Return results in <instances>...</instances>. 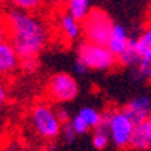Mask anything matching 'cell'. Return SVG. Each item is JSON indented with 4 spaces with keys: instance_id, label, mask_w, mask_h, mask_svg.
I'll return each mask as SVG.
<instances>
[{
    "instance_id": "cell-20",
    "label": "cell",
    "mask_w": 151,
    "mask_h": 151,
    "mask_svg": "<svg viewBox=\"0 0 151 151\" xmlns=\"http://www.w3.org/2000/svg\"><path fill=\"white\" fill-rule=\"evenodd\" d=\"M70 123H72V126H73V129H75V132H76L78 135H84V133H87V132L90 130L88 124L85 123L78 114H76V115H72Z\"/></svg>"
},
{
    "instance_id": "cell-11",
    "label": "cell",
    "mask_w": 151,
    "mask_h": 151,
    "mask_svg": "<svg viewBox=\"0 0 151 151\" xmlns=\"http://www.w3.org/2000/svg\"><path fill=\"white\" fill-rule=\"evenodd\" d=\"M130 42H132V37L129 36L126 27H123L121 24H115L111 32V36H109V40H108L106 47L118 58L127 50V47L130 45Z\"/></svg>"
},
{
    "instance_id": "cell-25",
    "label": "cell",
    "mask_w": 151,
    "mask_h": 151,
    "mask_svg": "<svg viewBox=\"0 0 151 151\" xmlns=\"http://www.w3.org/2000/svg\"><path fill=\"white\" fill-rule=\"evenodd\" d=\"M73 69H75V73H76V75H84V73H87V70H88V68L85 66L82 61H79V60L75 61Z\"/></svg>"
},
{
    "instance_id": "cell-16",
    "label": "cell",
    "mask_w": 151,
    "mask_h": 151,
    "mask_svg": "<svg viewBox=\"0 0 151 151\" xmlns=\"http://www.w3.org/2000/svg\"><path fill=\"white\" fill-rule=\"evenodd\" d=\"M139 63H141V58H139V55L135 50V39H132V42H130V45L127 47V50L118 57V64L133 69Z\"/></svg>"
},
{
    "instance_id": "cell-8",
    "label": "cell",
    "mask_w": 151,
    "mask_h": 151,
    "mask_svg": "<svg viewBox=\"0 0 151 151\" xmlns=\"http://www.w3.org/2000/svg\"><path fill=\"white\" fill-rule=\"evenodd\" d=\"M57 30L66 42H76L82 36V27L78 19H75L69 12L63 11L57 17ZM79 42V40H78Z\"/></svg>"
},
{
    "instance_id": "cell-22",
    "label": "cell",
    "mask_w": 151,
    "mask_h": 151,
    "mask_svg": "<svg viewBox=\"0 0 151 151\" xmlns=\"http://www.w3.org/2000/svg\"><path fill=\"white\" fill-rule=\"evenodd\" d=\"M8 40V27H6V19L5 15L0 14V44Z\"/></svg>"
},
{
    "instance_id": "cell-18",
    "label": "cell",
    "mask_w": 151,
    "mask_h": 151,
    "mask_svg": "<svg viewBox=\"0 0 151 151\" xmlns=\"http://www.w3.org/2000/svg\"><path fill=\"white\" fill-rule=\"evenodd\" d=\"M132 78L138 82L147 81L151 84V60H141L138 66L132 69Z\"/></svg>"
},
{
    "instance_id": "cell-1",
    "label": "cell",
    "mask_w": 151,
    "mask_h": 151,
    "mask_svg": "<svg viewBox=\"0 0 151 151\" xmlns=\"http://www.w3.org/2000/svg\"><path fill=\"white\" fill-rule=\"evenodd\" d=\"M8 40L17 51L19 60L39 58L51 40L48 23L36 12L9 8L5 12Z\"/></svg>"
},
{
    "instance_id": "cell-26",
    "label": "cell",
    "mask_w": 151,
    "mask_h": 151,
    "mask_svg": "<svg viewBox=\"0 0 151 151\" xmlns=\"http://www.w3.org/2000/svg\"><path fill=\"white\" fill-rule=\"evenodd\" d=\"M47 3H51V5L60 8L61 5H66V3H68V0H47Z\"/></svg>"
},
{
    "instance_id": "cell-15",
    "label": "cell",
    "mask_w": 151,
    "mask_h": 151,
    "mask_svg": "<svg viewBox=\"0 0 151 151\" xmlns=\"http://www.w3.org/2000/svg\"><path fill=\"white\" fill-rule=\"evenodd\" d=\"M5 2L14 9L26 11V12H37L47 3V0H5Z\"/></svg>"
},
{
    "instance_id": "cell-24",
    "label": "cell",
    "mask_w": 151,
    "mask_h": 151,
    "mask_svg": "<svg viewBox=\"0 0 151 151\" xmlns=\"http://www.w3.org/2000/svg\"><path fill=\"white\" fill-rule=\"evenodd\" d=\"M8 102V90L5 87V84L0 81V108H3Z\"/></svg>"
},
{
    "instance_id": "cell-6",
    "label": "cell",
    "mask_w": 151,
    "mask_h": 151,
    "mask_svg": "<svg viewBox=\"0 0 151 151\" xmlns=\"http://www.w3.org/2000/svg\"><path fill=\"white\" fill-rule=\"evenodd\" d=\"M45 94L52 103L64 105L75 100L79 94V84L68 72H55L47 79Z\"/></svg>"
},
{
    "instance_id": "cell-12",
    "label": "cell",
    "mask_w": 151,
    "mask_h": 151,
    "mask_svg": "<svg viewBox=\"0 0 151 151\" xmlns=\"http://www.w3.org/2000/svg\"><path fill=\"white\" fill-rule=\"evenodd\" d=\"M135 50L141 60H151V21L135 39Z\"/></svg>"
},
{
    "instance_id": "cell-10",
    "label": "cell",
    "mask_w": 151,
    "mask_h": 151,
    "mask_svg": "<svg viewBox=\"0 0 151 151\" xmlns=\"http://www.w3.org/2000/svg\"><path fill=\"white\" fill-rule=\"evenodd\" d=\"M130 148L133 151H151V117L135 126Z\"/></svg>"
},
{
    "instance_id": "cell-17",
    "label": "cell",
    "mask_w": 151,
    "mask_h": 151,
    "mask_svg": "<svg viewBox=\"0 0 151 151\" xmlns=\"http://www.w3.org/2000/svg\"><path fill=\"white\" fill-rule=\"evenodd\" d=\"M111 138H109V132L105 124H100L97 129H94L93 132V136H91V142H93V147L96 150H105L109 144Z\"/></svg>"
},
{
    "instance_id": "cell-2",
    "label": "cell",
    "mask_w": 151,
    "mask_h": 151,
    "mask_svg": "<svg viewBox=\"0 0 151 151\" xmlns=\"http://www.w3.org/2000/svg\"><path fill=\"white\" fill-rule=\"evenodd\" d=\"M30 126L39 138L52 142L60 138L63 123L57 117L55 108L50 102L40 100L30 109Z\"/></svg>"
},
{
    "instance_id": "cell-9",
    "label": "cell",
    "mask_w": 151,
    "mask_h": 151,
    "mask_svg": "<svg viewBox=\"0 0 151 151\" xmlns=\"http://www.w3.org/2000/svg\"><path fill=\"white\" fill-rule=\"evenodd\" d=\"M19 57L11 42H2L0 44V76H9L17 69H19Z\"/></svg>"
},
{
    "instance_id": "cell-27",
    "label": "cell",
    "mask_w": 151,
    "mask_h": 151,
    "mask_svg": "<svg viewBox=\"0 0 151 151\" xmlns=\"http://www.w3.org/2000/svg\"><path fill=\"white\" fill-rule=\"evenodd\" d=\"M19 151H33V150H30V148H24V150H19Z\"/></svg>"
},
{
    "instance_id": "cell-13",
    "label": "cell",
    "mask_w": 151,
    "mask_h": 151,
    "mask_svg": "<svg viewBox=\"0 0 151 151\" xmlns=\"http://www.w3.org/2000/svg\"><path fill=\"white\" fill-rule=\"evenodd\" d=\"M90 11H91V0H68L66 3V12H69L79 23H82Z\"/></svg>"
},
{
    "instance_id": "cell-21",
    "label": "cell",
    "mask_w": 151,
    "mask_h": 151,
    "mask_svg": "<svg viewBox=\"0 0 151 151\" xmlns=\"http://www.w3.org/2000/svg\"><path fill=\"white\" fill-rule=\"evenodd\" d=\"M19 68L23 69L24 72H27V73H35L39 69V58H26V60H21Z\"/></svg>"
},
{
    "instance_id": "cell-7",
    "label": "cell",
    "mask_w": 151,
    "mask_h": 151,
    "mask_svg": "<svg viewBox=\"0 0 151 151\" xmlns=\"http://www.w3.org/2000/svg\"><path fill=\"white\" fill-rule=\"evenodd\" d=\"M121 109L135 124L144 121L145 118L151 117V96L150 94H138L127 100Z\"/></svg>"
},
{
    "instance_id": "cell-23",
    "label": "cell",
    "mask_w": 151,
    "mask_h": 151,
    "mask_svg": "<svg viewBox=\"0 0 151 151\" xmlns=\"http://www.w3.org/2000/svg\"><path fill=\"white\" fill-rule=\"evenodd\" d=\"M55 111H57V117L60 118V121H61V123H68V121H70L72 115L68 112V109H66V108H64L63 105H61V106H58V108H55Z\"/></svg>"
},
{
    "instance_id": "cell-5",
    "label": "cell",
    "mask_w": 151,
    "mask_h": 151,
    "mask_svg": "<svg viewBox=\"0 0 151 151\" xmlns=\"http://www.w3.org/2000/svg\"><path fill=\"white\" fill-rule=\"evenodd\" d=\"M114 26L115 23L106 11L100 8H91L88 15L81 23L82 37L88 42H93V44L106 47Z\"/></svg>"
},
{
    "instance_id": "cell-3",
    "label": "cell",
    "mask_w": 151,
    "mask_h": 151,
    "mask_svg": "<svg viewBox=\"0 0 151 151\" xmlns=\"http://www.w3.org/2000/svg\"><path fill=\"white\" fill-rule=\"evenodd\" d=\"M75 55L76 60L88 68V70H111L118 64V58L108 50V47L93 44L85 39L76 44Z\"/></svg>"
},
{
    "instance_id": "cell-4",
    "label": "cell",
    "mask_w": 151,
    "mask_h": 151,
    "mask_svg": "<svg viewBox=\"0 0 151 151\" xmlns=\"http://www.w3.org/2000/svg\"><path fill=\"white\" fill-rule=\"evenodd\" d=\"M102 124L106 126L109 132L111 142L120 148L127 150L130 148V142L135 132V123L129 118L121 108H112V109L103 112V121Z\"/></svg>"
},
{
    "instance_id": "cell-19",
    "label": "cell",
    "mask_w": 151,
    "mask_h": 151,
    "mask_svg": "<svg viewBox=\"0 0 151 151\" xmlns=\"http://www.w3.org/2000/svg\"><path fill=\"white\" fill-rule=\"evenodd\" d=\"M76 136H78V133L75 132V129H73L72 123H70V121L63 123V126H61V133H60V138L63 139V142L72 144V142L75 141Z\"/></svg>"
},
{
    "instance_id": "cell-14",
    "label": "cell",
    "mask_w": 151,
    "mask_h": 151,
    "mask_svg": "<svg viewBox=\"0 0 151 151\" xmlns=\"http://www.w3.org/2000/svg\"><path fill=\"white\" fill-rule=\"evenodd\" d=\"M78 115L88 124L90 129H97L102 121H103V112H100L99 109H96V108L93 106H82L81 109L78 111Z\"/></svg>"
}]
</instances>
